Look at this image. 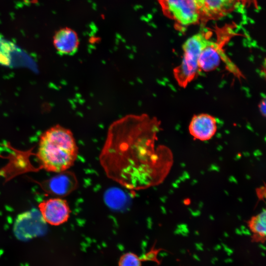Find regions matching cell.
Wrapping results in <instances>:
<instances>
[{
  "instance_id": "2",
  "label": "cell",
  "mask_w": 266,
  "mask_h": 266,
  "mask_svg": "<svg viewBox=\"0 0 266 266\" xmlns=\"http://www.w3.org/2000/svg\"><path fill=\"white\" fill-rule=\"evenodd\" d=\"M78 148L72 132L57 125L40 136L36 156L40 166L48 171L66 170L75 163Z\"/></svg>"
},
{
  "instance_id": "7",
  "label": "cell",
  "mask_w": 266,
  "mask_h": 266,
  "mask_svg": "<svg viewBox=\"0 0 266 266\" xmlns=\"http://www.w3.org/2000/svg\"><path fill=\"white\" fill-rule=\"evenodd\" d=\"M240 0H195L200 22L215 20L227 16L235 9Z\"/></svg>"
},
{
  "instance_id": "1",
  "label": "cell",
  "mask_w": 266,
  "mask_h": 266,
  "mask_svg": "<svg viewBox=\"0 0 266 266\" xmlns=\"http://www.w3.org/2000/svg\"><path fill=\"white\" fill-rule=\"evenodd\" d=\"M158 125L140 116H128L109 130L99 160L108 178L130 190L160 184L169 169L166 148L155 147Z\"/></svg>"
},
{
  "instance_id": "11",
  "label": "cell",
  "mask_w": 266,
  "mask_h": 266,
  "mask_svg": "<svg viewBox=\"0 0 266 266\" xmlns=\"http://www.w3.org/2000/svg\"><path fill=\"white\" fill-rule=\"evenodd\" d=\"M29 212L21 215L17 219L15 226L14 232L17 237L21 239L31 238L41 233V225L45 223L42 219L39 221H33L35 217Z\"/></svg>"
},
{
  "instance_id": "6",
  "label": "cell",
  "mask_w": 266,
  "mask_h": 266,
  "mask_svg": "<svg viewBox=\"0 0 266 266\" xmlns=\"http://www.w3.org/2000/svg\"><path fill=\"white\" fill-rule=\"evenodd\" d=\"M38 207L45 222L52 226H59L67 222L71 213L67 201L59 197L44 200Z\"/></svg>"
},
{
  "instance_id": "14",
  "label": "cell",
  "mask_w": 266,
  "mask_h": 266,
  "mask_svg": "<svg viewBox=\"0 0 266 266\" xmlns=\"http://www.w3.org/2000/svg\"><path fill=\"white\" fill-rule=\"evenodd\" d=\"M259 109L261 114L264 116L266 115V100L265 99H264L260 103L259 105Z\"/></svg>"
},
{
  "instance_id": "10",
  "label": "cell",
  "mask_w": 266,
  "mask_h": 266,
  "mask_svg": "<svg viewBox=\"0 0 266 266\" xmlns=\"http://www.w3.org/2000/svg\"><path fill=\"white\" fill-rule=\"evenodd\" d=\"M224 56L219 44L210 40L199 55L198 61L199 70L209 72L215 69Z\"/></svg>"
},
{
  "instance_id": "5",
  "label": "cell",
  "mask_w": 266,
  "mask_h": 266,
  "mask_svg": "<svg viewBox=\"0 0 266 266\" xmlns=\"http://www.w3.org/2000/svg\"><path fill=\"white\" fill-rule=\"evenodd\" d=\"M57 173L39 183L46 193L62 198L69 195L78 188V181L73 172L66 170Z\"/></svg>"
},
{
  "instance_id": "12",
  "label": "cell",
  "mask_w": 266,
  "mask_h": 266,
  "mask_svg": "<svg viewBox=\"0 0 266 266\" xmlns=\"http://www.w3.org/2000/svg\"><path fill=\"white\" fill-rule=\"evenodd\" d=\"M266 211L264 209L259 214L252 216L247 222L248 226L253 233L252 240L264 242L266 235Z\"/></svg>"
},
{
  "instance_id": "4",
  "label": "cell",
  "mask_w": 266,
  "mask_h": 266,
  "mask_svg": "<svg viewBox=\"0 0 266 266\" xmlns=\"http://www.w3.org/2000/svg\"><path fill=\"white\" fill-rule=\"evenodd\" d=\"M158 1L165 16L174 21L176 26L180 28H184L200 22L195 0Z\"/></svg>"
},
{
  "instance_id": "9",
  "label": "cell",
  "mask_w": 266,
  "mask_h": 266,
  "mask_svg": "<svg viewBox=\"0 0 266 266\" xmlns=\"http://www.w3.org/2000/svg\"><path fill=\"white\" fill-rule=\"evenodd\" d=\"M53 44L59 54L70 56L77 51L79 39L74 30L69 28H64L55 33Z\"/></svg>"
},
{
  "instance_id": "3",
  "label": "cell",
  "mask_w": 266,
  "mask_h": 266,
  "mask_svg": "<svg viewBox=\"0 0 266 266\" xmlns=\"http://www.w3.org/2000/svg\"><path fill=\"white\" fill-rule=\"evenodd\" d=\"M210 40L207 34L199 33L190 37L184 43L182 61L173 69L175 79L180 87H186L198 74L199 55Z\"/></svg>"
},
{
  "instance_id": "8",
  "label": "cell",
  "mask_w": 266,
  "mask_h": 266,
  "mask_svg": "<svg viewBox=\"0 0 266 266\" xmlns=\"http://www.w3.org/2000/svg\"><path fill=\"white\" fill-rule=\"evenodd\" d=\"M217 131L215 118L208 114L196 115L192 118L189 126L190 133L200 141L210 139Z\"/></svg>"
},
{
  "instance_id": "13",
  "label": "cell",
  "mask_w": 266,
  "mask_h": 266,
  "mask_svg": "<svg viewBox=\"0 0 266 266\" xmlns=\"http://www.w3.org/2000/svg\"><path fill=\"white\" fill-rule=\"evenodd\" d=\"M144 259L133 252H127L120 257L118 266H142Z\"/></svg>"
}]
</instances>
